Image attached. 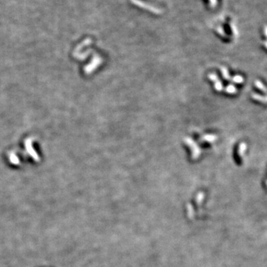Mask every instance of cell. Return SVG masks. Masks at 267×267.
Listing matches in <instances>:
<instances>
[{
    "mask_svg": "<svg viewBox=\"0 0 267 267\" xmlns=\"http://www.w3.org/2000/svg\"><path fill=\"white\" fill-rule=\"evenodd\" d=\"M25 148H26L27 153L29 154V155H31V157H33L35 160L38 161L39 159V156L37 152L35 151V150L33 149V147L32 145V140H31V139H27L25 140Z\"/></svg>",
    "mask_w": 267,
    "mask_h": 267,
    "instance_id": "6da1fadb",
    "label": "cell"
},
{
    "mask_svg": "<svg viewBox=\"0 0 267 267\" xmlns=\"http://www.w3.org/2000/svg\"><path fill=\"white\" fill-rule=\"evenodd\" d=\"M10 160L13 163H19V158L17 157V156L14 153H11L10 154Z\"/></svg>",
    "mask_w": 267,
    "mask_h": 267,
    "instance_id": "7a4b0ae2",
    "label": "cell"
}]
</instances>
